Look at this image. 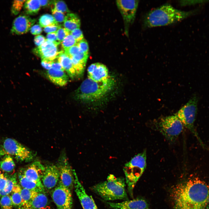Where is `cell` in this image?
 I'll return each instance as SVG.
<instances>
[{
	"label": "cell",
	"instance_id": "f35d334b",
	"mask_svg": "<svg viewBox=\"0 0 209 209\" xmlns=\"http://www.w3.org/2000/svg\"><path fill=\"white\" fill-rule=\"evenodd\" d=\"M70 34L73 36L77 43L84 39L82 32L80 28L71 31Z\"/></svg>",
	"mask_w": 209,
	"mask_h": 209
},
{
	"label": "cell",
	"instance_id": "7c38bea8",
	"mask_svg": "<svg viewBox=\"0 0 209 209\" xmlns=\"http://www.w3.org/2000/svg\"><path fill=\"white\" fill-rule=\"evenodd\" d=\"M60 44L49 41L46 39L43 44L34 49L33 52L42 60L54 61L57 58L61 51H59L58 48Z\"/></svg>",
	"mask_w": 209,
	"mask_h": 209
},
{
	"label": "cell",
	"instance_id": "681fc988",
	"mask_svg": "<svg viewBox=\"0 0 209 209\" xmlns=\"http://www.w3.org/2000/svg\"><path fill=\"white\" fill-rule=\"evenodd\" d=\"M3 174V173H2L0 170V179L1 178L2 175Z\"/></svg>",
	"mask_w": 209,
	"mask_h": 209
},
{
	"label": "cell",
	"instance_id": "44dd1931",
	"mask_svg": "<svg viewBox=\"0 0 209 209\" xmlns=\"http://www.w3.org/2000/svg\"><path fill=\"white\" fill-rule=\"evenodd\" d=\"M46 75L47 78L52 82L60 86L66 85L68 81V76L63 71L51 68L47 71Z\"/></svg>",
	"mask_w": 209,
	"mask_h": 209
},
{
	"label": "cell",
	"instance_id": "7402d4cb",
	"mask_svg": "<svg viewBox=\"0 0 209 209\" xmlns=\"http://www.w3.org/2000/svg\"><path fill=\"white\" fill-rule=\"evenodd\" d=\"M57 59L70 77L73 79L78 78L71 59L64 53L63 50L61 51Z\"/></svg>",
	"mask_w": 209,
	"mask_h": 209
},
{
	"label": "cell",
	"instance_id": "ba28073f",
	"mask_svg": "<svg viewBox=\"0 0 209 209\" xmlns=\"http://www.w3.org/2000/svg\"><path fill=\"white\" fill-rule=\"evenodd\" d=\"M3 148L7 154L13 155L20 162L30 161L35 156V154L31 150L12 138L6 139Z\"/></svg>",
	"mask_w": 209,
	"mask_h": 209
},
{
	"label": "cell",
	"instance_id": "2e32d148",
	"mask_svg": "<svg viewBox=\"0 0 209 209\" xmlns=\"http://www.w3.org/2000/svg\"><path fill=\"white\" fill-rule=\"evenodd\" d=\"M45 168V167L41 162L36 161L24 168L20 173L30 181L41 183V178Z\"/></svg>",
	"mask_w": 209,
	"mask_h": 209
},
{
	"label": "cell",
	"instance_id": "83f0119b",
	"mask_svg": "<svg viewBox=\"0 0 209 209\" xmlns=\"http://www.w3.org/2000/svg\"><path fill=\"white\" fill-rule=\"evenodd\" d=\"M39 24L41 27H45L51 25L59 24L52 15L45 14L42 15L39 19Z\"/></svg>",
	"mask_w": 209,
	"mask_h": 209
},
{
	"label": "cell",
	"instance_id": "8d00e7d4",
	"mask_svg": "<svg viewBox=\"0 0 209 209\" xmlns=\"http://www.w3.org/2000/svg\"><path fill=\"white\" fill-rule=\"evenodd\" d=\"M64 53L69 57H73L81 51L76 45L63 50Z\"/></svg>",
	"mask_w": 209,
	"mask_h": 209
},
{
	"label": "cell",
	"instance_id": "7a4b0ae2",
	"mask_svg": "<svg viewBox=\"0 0 209 209\" xmlns=\"http://www.w3.org/2000/svg\"><path fill=\"white\" fill-rule=\"evenodd\" d=\"M197 11L198 9L182 11L165 4L148 12L144 17L143 26L144 28H151L170 25L181 21Z\"/></svg>",
	"mask_w": 209,
	"mask_h": 209
},
{
	"label": "cell",
	"instance_id": "b9f144b4",
	"mask_svg": "<svg viewBox=\"0 0 209 209\" xmlns=\"http://www.w3.org/2000/svg\"><path fill=\"white\" fill-rule=\"evenodd\" d=\"M46 39L42 35H38L35 37L34 41L35 44L38 47L43 44Z\"/></svg>",
	"mask_w": 209,
	"mask_h": 209
},
{
	"label": "cell",
	"instance_id": "5bb4252c",
	"mask_svg": "<svg viewBox=\"0 0 209 209\" xmlns=\"http://www.w3.org/2000/svg\"><path fill=\"white\" fill-rule=\"evenodd\" d=\"M36 21L29 16L20 15L16 18L13 22L11 33L20 35L26 33L30 30Z\"/></svg>",
	"mask_w": 209,
	"mask_h": 209
},
{
	"label": "cell",
	"instance_id": "9c48e42d",
	"mask_svg": "<svg viewBox=\"0 0 209 209\" xmlns=\"http://www.w3.org/2000/svg\"><path fill=\"white\" fill-rule=\"evenodd\" d=\"M51 197L57 209H72L73 200L71 190L60 181L52 191Z\"/></svg>",
	"mask_w": 209,
	"mask_h": 209
},
{
	"label": "cell",
	"instance_id": "f6af8a7d",
	"mask_svg": "<svg viewBox=\"0 0 209 209\" xmlns=\"http://www.w3.org/2000/svg\"><path fill=\"white\" fill-rule=\"evenodd\" d=\"M46 39L53 42L60 44L58 41L56 32L48 33L46 35Z\"/></svg>",
	"mask_w": 209,
	"mask_h": 209
},
{
	"label": "cell",
	"instance_id": "836d02e7",
	"mask_svg": "<svg viewBox=\"0 0 209 209\" xmlns=\"http://www.w3.org/2000/svg\"><path fill=\"white\" fill-rule=\"evenodd\" d=\"M52 16L55 21L58 24L64 22L66 15L54 8H51Z\"/></svg>",
	"mask_w": 209,
	"mask_h": 209
},
{
	"label": "cell",
	"instance_id": "cb8c5ba5",
	"mask_svg": "<svg viewBox=\"0 0 209 209\" xmlns=\"http://www.w3.org/2000/svg\"><path fill=\"white\" fill-rule=\"evenodd\" d=\"M64 28L70 32L79 28L80 26V19L77 15L73 13L66 14L63 24Z\"/></svg>",
	"mask_w": 209,
	"mask_h": 209
},
{
	"label": "cell",
	"instance_id": "8fae6325",
	"mask_svg": "<svg viewBox=\"0 0 209 209\" xmlns=\"http://www.w3.org/2000/svg\"><path fill=\"white\" fill-rule=\"evenodd\" d=\"M138 0H118L117 6L123 17L128 33V28L134 22L138 7Z\"/></svg>",
	"mask_w": 209,
	"mask_h": 209
},
{
	"label": "cell",
	"instance_id": "f546056e",
	"mask_svg": "<svg viewBox=\"0 0 209 209\" xmlns=\"http://www.w3.org/2000/svg\"><path fill=\"white\" fill-rule=\"evenodd\" d=\"M53 6L52 8H54L57 10L66 14L70 13L66 4L63 1L60 0H53L51 5Z\"/></svg>",
	"mask_w": 209,
	"mask_h": 209
},
{
	"label": "cell",
	"instance_id": "e0dca14e",
	"mask_svg": "<svg viewBox=\"0 0 209 209\" xmlns=\"http://www.w3.org/2000/svg\"><path fill=\"white\" fill-rule=\"evenodd\" d=\"M88 78L97 82L107 80L110 77L106 66L99 63L91 64L87 69Z\"/></svg>",
	"mask_w": 209,
	"mask_h": 209
},
{
	"label": "cell",
	"instance_id": "484cf974",
	"mask_svg": "<svg viewBox=\"0 0 209 209\" xmlns=\"http://www.w3.org/2000/svg\"><path fill=\"white\" fill-rule=\"evenodd\" d=\"M15 164L12 157L9 154H6L0 161V168L7 172H12L15 168Z\"/></svg>",
	"mask_w": 209,
	"mask_h": 209
},
{
	"label": "cell",
	"instance_id": "30bf717a",
	"mask_svg": "<svg viewBox=\"0 0 209 209\" xmlns=\"http://www.w3.org/2000/svg\"><path fill=\"white\" fill-rule=\"evenodd\" d=\"M57 166L59 173V181L65 187L71 190L74 185L73 169L70 165L65 153H62L60 156Z\"/></svg>",
	"mask_w": 209,
	"mask_h": 209
},
{
	"label": "cell",
	"instance_id": "7bdbcfd3",
	"mask_svg": "<svg viewBox=\"0 0 209 209\" xmlns=\"http://www.w3.org/2000/svg\"><path fill=\"white\" fill-rule=\"evenodd\" d=\"M31 33L33 35H39L42 32L41 27L40 25L36 24L32 26L30 30Z\"/></svg>",
	"mask_w": 209,
	"mask_h": 209
},
{
	"label": "cell",
	"instance_id": "bcb514c9",
	"mask_svg": "<svg viewBox=\"0 0 209 209\" xmlns=\"http://www.w3.org/2000/svg\"><path fill=\"white\" fill-rule=\"evenodd\" d=\"M54 60L52 65V68L55 70L64 71V70L61 64L57 61Z\"/></svg>",
	"mask_w": 209,
	"mask_h": 209
},
{
	"label": "cell",
	"instance_id": "8992f818",
	"mask_svg": "<svg viewBox=\"0 0 209 209\" xmlns=\"http://www.w3.org/2000/svg\"><path fill=\"white\" fill-rule=\"evenodd\" d=\"M149 126L153 130L160 132L170 143L175 142L184 127L182 122L175 114L155 120Z\"/></svg>",
	"mask_w": 209,
	"mask_h": 209
},
{
	"label": "cell",
	"instance_id": "277c9868",
	"mask_svg": "<svg viewBox=\"0 0 209 209\" xmlns=\"http://www.w3.org/2000/svg\"><path fill=\"white\" fill-rule=\"evenodd\" d=\"M126 183L122 177L109 175L104 181L91 187V190L107 201L129 200L126 190Z\"/></svg>",
	"mask_w": 209,
	"mask_h": 209
},
{
	"label": "cell",
	"instance_id": "52a82bcc",
	"mask_svg": "<svg viewBox=\"0 0 209 209\" xmlns=\"http://www.w3.org/2000/svg\"><path fill=\"white\" fill-rule=\"evenodd\" d=\"M199 97L196 94L193 95L189 101L175 114L183 124L184 127L189 130L197 138L201 145L204 147L196 131L194 126L197 112Z\"/></svg>",
	"mask_w": 209,
	"mask_h": 209
},
{
	"label": "cell",
	"instance_id": "6da1fadb",
	"mask_svg": "<svg viewBox=\"0 0 209 209\" xmlns=\"http://www.w3.org/2000/svg\"><path fill=\"white\" fill-rule=\"evenodd\" d=\"M171 196L174 209H207L209 185L197 178L190 179L175 186Z\"/></svg>",
	"mask_w": 209,
	"mask_h": 209
},
{
	"label": "cell",
	"instance_id": "7dc6e473",
	"mask_svg": "<svg viewBox=\"0 0 209 209\" xmlns=\"http://www.w3.org/2000/svg\"><path fill=\"white\" fill-rule=\"evenodd\" d=\"M39 1L41 6L45 8L51 6L53 0H39Z\"/></svg>",
	"mask_w": 209,
	"mask_h": 209
},
{
	"label": "cell",
	"instance_id": "5b68a950",
	"mask_svg": "<svg viewBox=\"0 0 209 209\" xmlns=\"http://www.w3.org/2000/svg\"><path fill=\"white\" fill-rule=\"evenodd\" d=\"M146 150L135 155L124 166L123 170L128 192L133 196V190L137 181L145 171L147 165Z\"/></svg>",
	"mask_w": 209,
	"mask_h": 209
},
{
	"label": "cell",
	"instance_id": "d4e9b609",
	"mask_svg": "<svg viewBox=\"0 0 209 209\" xmlns=\"http://www.w3.org/2000/svg\"><path fill=\"white\" fill-rule=\"evenodd\" d=\"M41 7L39 0H26L24 3V8L28 15H33L37 14Z\"/></svg>",
	"mask_w": 209,
	"mask_h": 209
},
{
	"label": "cell",
	"instance_id": "d6a6232c",
	"mask_svg": "<svg viewBox=\"0 0 209 209\" xmlns=\"http://www.w3.org/2000/svg\"><path fill=\"white\" fill-rule=\"evenodd\" d=\"M26 0H14L11 7V12L15 15H17L20 12Z\"/></svg>",
	"mask_w": 209,
	"mask_h": 209
},
{
	"label": "cell",
	"instance_id": "4316f807",
	"mask_svg": "<svg viewBox=\"0 0 209 209\" xmlns=\"http://www.w3.org/2000/svg\"><path fill=\"white\" fill-rule=\"evenodd\" d=\"M20 186L16 184L14 186L10 195L13 206L18 208L22 203V198L21 194V190Z\"/></svg>",
	"mask_w": 209,
	"mask_h": 209
},
{
	"label": "cell",
	"instance_id": "e575fe53",
	"mask_svg": "<svg viewBox=\"0 0 209 209\" xmlns=\"http://www.w3.org/2000/svg\"><path fill=\"white\" fill-rule=\"evenodd\" d=\"M57 38L61 43L64 39L70 34V32L64 28L61 27L56 32Z\"/></svg>",
	"mask_w": 209,
	"mask_h": 209
},
{
	"label": "cell",
	"instance_id": "ee69618b",
	"mask_svg": "<svg viewBox=\"0 0 209 209\" xmlns=\"http://www.w3.org/2000/svg\"><path fill=\"white\" fill-rule=\"evenodd\" d=\"M53 61L47 60H42L41 64L44 68L48 70L51 69Z\"/></svg>",
	"mask_w": 209,
	"mask_h": 209
},
{
	"label": "cell",
	"instance_id": "3957f363",
	"mask_svg": "<svg viewBox=\"0 0 209 209\" xmlns=\"http://www.w3.org/2000/svg\"><path fill=\"white\" fill-rule=\"evenodd\" d=\"M114 80L110 77L100 82H95L87 78L82 82L74 93L77 100L84 102H92L104 97L113 88Z\"/></svg>",
	"mask_w": 209,
	"mask_h": 209
},
{
	"label": "cell",
	"instance_id": "4dcf8cb0",
	"mask_svg": "<svg viewBox=\"0 0 209 209\" xmlns=\"http://www.w3.org/2000/svg\"><path fill=\"white\" fill-rule=\"evenodd\" d=\"M1 209H12L13 205L9 194L1 197L0 199Z\"/></svg>",
	"mask_w": 209,
	"mask_h": 209
},
{
	"label": "cell",
	"instance_id": "60d3db41",
	"mask_svg": "<svg viewBox=\"0 0 209 209\" xmlns=\"http://www.w3.org/2000/svg\"><path fill=\"white\" fill-rule=\"evenodd\" d=\"M62 26L61 24H59L51 25L44 27L43 30L45 32L48 33H55L62 27Z\"/></svg>",
	"mask_w": 209,
	"mask_h": 209
},
{
	"label": "cell",
	"instance_id": "ffe728a7",
	"mask_svg": "<svg viewBox=\"0 0 209 209\" xmlns=\"http://www.w3.org/2000/svg\"><path fill=\"white\" fill-rule=\"evenodd\" d=\"M16 184V174L9 176L3 174L0 179V199L2 196L9 194Z\"/></svg>",
	"mask_w": 209,
	"mask_h": 209
},
{
	"label": "cell",
	"instance_id": "603a6c76",
	"mask_svg": "<svg viewBox=\"0 0 209 209\" xmlns=\"http://www.w3.org/2000/svg\"><path fill=\"white\" fill-rule=\"evenodd\" d=\"M20 183L23 188L34 191L38 193H44L45 188L42 183H37L26 179L20 172L19 175Z\"/></svg>",
	"mask_w": 209,
	"mask_h": 209
},
{
	"label": "cell",
	"instance_id": "f1b7e54d",
	"mask_svg": "<svg viewBox=\"0 0 209 209\" xmlns=\"http://www.w3.org/2000/svg\"><path fill=\"white\" fill-rule=\"evenodd\" d=\"M38 193L28 189L24 188L21 189V194L22 198L21 204L29 201L36 196Z\"/></svg>",
	"mask_w": 209,
	"mask_h": 209
},
{
	"label": "cell",
	"instance_id": "4fadbf2b",
	"mask_svg": "<svg viewBox=\"0 0 209 209\" xmlns=\"http://www.w3.org/2000/svg\"><path fill=\"white\" fill-rule=\"evenodd\" d=\"M75 192L83 209H98L91 196L86 192L79 181L75 170L73 169Z\"/></svg>",
	"mask_w": 209,
	"mask_h": 209
},
{
	"label": "cell",
	"instance_id": "c3c4849f",
	"mask_svg": "<svg viewBox=\"0 0 209 209\" xmlns=\"http://www.w3.org/2000/svg\"><path fill=\"white\" fill-rule=\"evenodd\" d=\"M6 154H7V153L4 151L3 148H2L0 146V157Z\"/></svg>",
	"mask_w": 209,
	"mask_h": 209
},
{
	"label": "cell",
	"instance_id": "9a60e30c",
	"mask_svg": "<svg viewBox=\"0 0 209 209\" xmlns=\"http://www.w3.org/2000/svg\"><path fill=\"white\" fill-rule=\"evenodd\" d=\"M59 179V171L57 165L51 164L45 167L41 178L45 189L50 190L55 187Z\"/></svg>",
	"mask_w": 209,
	"mask_h": 209
},
{
	"label": "cell",
	"instance_id": "d590c367",
	"mask_svg": "<svg viewBox=\"0 0 209 209\" xmlns=\"http://www.w3.org/2000/svg\"><path fill=\"white\" fill-rule=\"evenodd\" d=\"M88 56V54H85L80 51L73 56L70 57H71L76 60L86 65Z\"/></svg>",
	"mask_w": 209,
	"mask_h": 209
},
{
	"label": "cell",
	"instance_id": "ab89813d",
	"mask_svg": "<svg viewBox=\"0 0 209 209\" xmlns=\"http://www.w3.org/2000/svg\"><path fill=\"white\" fill-rule=\"evenodd\" d=\"M209 2L207 0H183L179 1L180 5L181 6H186L203 3Z\"/></svg>",
	"mask_w": 209,
	"mask_h": 209
},
{
	"label": "cell",
	"instance_id": "d6986e66",
	"mask_svg": "<svg viewBox=\"0 0 209 209\" xmlns=\"http://www.w3.org/2000/svg\"><path fill=\"white\" fill-rule=\"evenodd\" d=\"M48 203L47 197L44 193H39L29 201L22 204L18 209H42Z\"/></svg>",
	"mask_w": 209,
	"mask_h": 209
},
{
	"label": "cell",
	"instance_id": "74e56055",
	"mask_svg": "<svg viewBox=\"0 0 209 209\" xmlns=\"http://www.w3.org/2000/svg\"><path fill=\"white\" fill-rule=\"evenodd\" d=\"M77 45L81 52L86 54H89V46L87 42L85 39H84L78 42Z\"/></svg>",
	"mask_w": 209,
	"mask_h": 209
},
{
	"label": "cell",
	"instance_id": "1f68e13d",
	"mask_svg": "<svg viewBox=\"0 0 209 209\" xmlns=\"http://www.w3.org/2000/svg\"><path fill=\"white\" fill-rule=\"evenodd\" d=\"M77 42L70 34L67 36L61 42L63 50L77 45Z\"/></svg>",
	"mask_w": 209,
	"mask_h": 209
},
{
	"label": "cell",
	"instance_id": "ac0fdd59",
	"mask_svg": "<svg viewBox=\"0 0 209 209\" xmlns=\"http://www.w3.org/2000/svg\"><path fill=\"white\" fill-rule=\"evenodd\" d=\"M106 202L112 209H149L148 203L142 198L128 200L120 203Z\"/></svg>",
	"mask_w": 209,
	"mask_h": 209
}]
</instances>
